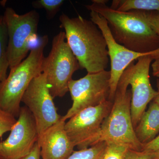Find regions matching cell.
Returning <instances> with one entry per match:
<instances>
[{
	"instance_id": "obj_1",
	"label": "cell",
	"mask_w": 159,
	"mask_h": 159,
	"mask_svg": "<svg viewBox=\"0 0 159 159\" xmlns=\"http://www.w3.org/2000/svg\"><path fill=\"white\" fill-rule=\"evenodd\" d=\"M59 21L80 68L88 73L105 70L109 62L107 44L98 26L80 16L70 18L64 13L60 16Z\"/></svg>"
},
{
	"instance_id": "obj_2",
	"label": "cell",
	"mask_w": 159,
	"mask_h": 159,
	"mask_svg": "<svg viewBox=\"0 0 159 159\" xmlns=\"http://www.w3.org/2000/svg\"><path fill=\"white\" fill-rule=\"evenodd\" d=\"M85 7L104 18L116 42L129 50L145 53L159 48L157 34L133 11H119L106 4L95 3Z\"/></svg>"
},
{
	"instance_id": "obj_3",
	"label": "cell",
	"mask_w": 159,
	"mask_h": 159,
	"mask_svg": "<svg viewBox=\"0 0 159 159\" xmlns=\"http://www.w3.org/2000/svg\"><path fill=\"white\" fill-rule=\"evenodd\" d=\"M47 35L31 49L29 56L10 70L5 80L0 83V108L15 117H18L20 102L32 80L42 73L44 49L48 44Z\"/></svg>"
},
{
	"instance_id": "obj_4",
	"label": "cell",
	"mask_w": 159,
	"mask_h": 159,
	"mask_svg": "<svg viewBox=\"0 0 159 159\" xmlns=\"http://www.w3.org/2000/svg\"><path fill=\"white\" fill-rule=\"evenodd\" d=\"M125 72L118 83L110 112L102 123L97 143L118 142L130 150L141 151L142 144L137 139L131 116L132 93Z\"/></svg>"
},
{
	"instance_id": "obj_5",
	"label": "cell",
	"mask_w": 159,
	"mask_h": 159,
	"mask_svg": "<svg viewBox=\"0 0 159 159\" xmlns=\"http://www.w3.org/2000/svg\"><path fill=\"white\" fill-rule=\"evenodd\" d=\"M80 69L67 42L65 32L60 31L53 38L51 51L42 64V73L53 98L62 97L69 92V83L73 74Z\"/></svg>"
},
{
	"instance_id": "obj_6",
	"label": "cell",
	"mask_w": 159,
	"mask_h": 159,
	"mask_svg": "<svg viewBox=\"0 0 159 159\" xmlns=\"http://www.w3.org/2000/svg\"><path fill=\"white\" fill-rule=\"evenodd\" d=\"M3 16L8 32L7 54L11 70L24 60L30 50L31 41L37 38L39 15L34 10L19 15L8 7Z\"/></svg>"
},
{
	"instance_id": "obj_7",
	"label": "cell",
	"mask_w": 159,
	"mask_h": 159,
	"mask_svg": "<svg viewBox=\"0 0 159 159\" xmlns=\"http://www.w3.org/2000/svg\"><path fill=\"white\" fill-rule=\"evenodd\" d=\"M112 105V102L106 100L97 106L83 110L66 122V132L78 150L97 144L102 123Z\"/></svg>"
},
{
	"instance_id": "obj_8",
	"label": "cell",
	"mask_w": 159,
	"mask_h": 159,
	"mask_svg": "<svg viewBox=\"0 0 159 159\" xmlns=\"http://www.w3.org/2000/svg\"><path fill=\"white\" fill-rule=\"evenodd\" d=\"M110 71L105 70L88 73L78 80L72 79L69 83L73 104L62 119H69L80 111L97 106L108 100L110 93Z\"/></svg>"
},
{
	"instance_id": "obj_9",
	"label": "cell",
	"mask_w": 159,
	"mask_h": 159,
	"mask_svg": "<svg viewBox=\"0 0 159 159\" xmlns=\"http://www.w3.org/2000/svg\"><path fill=\"white\" fill-rule=\"evenodd\" d=\"M53 99L43 73L32 80L22 98L21 102L34 117L39 137L62 117L57 113Z\"/></svg>"
},
{
	"instance_id": "obj_10",
	"label": "cell",
	"mask_w": 159,
	"mask_h": 159,
	"mask_svg": "<svg viewBox=\"0 0 159 159\" xmlns=\"http://www.w3.org/2000/svg\"><path fill=\"white\" fill-rule=\"evenodd\" d=\"M159 58L155 55L140 57L135 64L131 63L124 71L128 84L131 87V116L134 129L147 105L157 96V91L151 84L149 68L152 61Z\"/></svg>"
},
{
	"instance_id": "obj_11",
	"label": "cell",
	"mask_w": 159,
	"mask_h": 159,
	"mask_svg": "<svg viewBox=\"0 0 159 159\" xmlns=\"http://www.w3.org/2000/svg\"><path fill=\"white\" fill-rule=\"evenodd\" d=\"M91 20L102 32L107 44L111 63L110 93L108 100L113 102L119 80L125 69L131 63L140 57L148 55L159 57V48L148 53H140L130 51L116 42L112 35L106 20L97 12L90 11Z\"/></svg>"
},
{
	"instance_id": "obj_12",
	"label": "cell",
	"mask_w": 159,
	"mask_h": 159,
	"mask_svg": "<svg viewBox=\"0 0 159 159\" xmlns=\"http://www.w3.org/2000/svg\"><path fill=\"white\" fill-rule=\"evenodd\" d=\"M36 122L26 106L21 107L18 119L6 140L0 141V159H21L38 140Z\"/></svg>"
},
{
	"instance_id": "obj_13",
	"label": "cell",
	"mask_w": 159,
	"mask_h": 159,
	"mask_svg": "<svg viewBox=\"0 0 159 159\" xmlns=\"http://www.w3.org/2000/svg\"><path fill=\"white\" fill-rule=\"evenodd\" d=\"M65 124L61 118L39 137L42 159H67L74 151L75 146L66 132Z\"/></svg>"
},
{
	"instance_id": "obj_14",
	"label": "cell",
	"mask_w": 159,
	"mask_h": 159,
	"mask_svg": "<svg viewBox=\"0 0 159 159\" xmlns=\"http://www.w3.org/2000/svg\"><path fill=\"white\" fill-rule=\"evenodd\" d=\"M135 133L139 142L145 144L151 142L159 132V107L152 101L148 110L142 115Z\"/></svg>"
},
{
	"instance_id": "obj_15",
	"label": "cell",
	"mask_w": 159,
	"mask_h": 159,
	"mask_svg": "<svg viewBox=\"0 0 159 159\" xmlns=\"http://www.w3.org/2000/svg\"><path fill=\"white\" fill-rule=\"evenodd\" d=\"M110 8L121 11H159V0H114Z\"/></svg>"
},
{
	"instance_id": "obj_16",
	"label": "cell",
	"mask_w": 159,
	"mask_h": 159,
	"mask_svg": "<svg viewBox=\"0 0 159 159\" xmlns=\"http://www.w3.org/2000/svg\"><path fill=\"white\" fill-rule=\"evenodd\" d=\"M8 35L7 27L3 16H0V83L7 77V71L9 68L7 48Z\"/></svg>"
},
{
	"instance_id": "obj_17",
	"label": "cell",
	"mask_w": 159,
	"mask_h": 159,
	"mask_svg": "<svg viewBox=\"0 0 159 159\" xmlns=\"http://www.w3.org/2000/svg\"><path fill=\"white\" fill-rule=\"evenodd\" d=\"M106 142H99L85 149L73 152L67 159H101Z\"/></svg>"
},
{
	"instance_id": "obj_18",
	"label": "cell",
	"mask_w": 159,
	"mask_h": 159,
	"mask_svg": "<svg viewBox=\"0 0 159 159\" xmlns=\"http://www.w3.org/2000/svg\"><path fill=\"white\" fill-rule=\"evenodd\" d=\"M106 145L101 159H125L129 148L127 145L112 142H105Z\"/></svg>"
},
{
	"instance_id": "obj_19",
	"label": "cell",
	"mask_w": 159,
	"mask_h": 159,
	"mask_svg": "<svg viewBox=\"0 0 159 159\" xmlns=\"http://www.w3.org/2000/svg\"><path fill=\"white\" fill-rule=\"evenodd\" d=\"M64 2L63 0H37L32 2V6L34 8L44 9L49 18H52Z\"/></svg>"
},
{
	"instance_id": "obj_20",
	"label": "cell",
	"mask_w": 159,
	"mask_h": 159,
	"mask_svg": "<svg viewBox=\"0 0 159 159\" xmlns=\"http://www.w3.org/2000/svg\"><path fill=\"white\" fill-rule=\"evenodd\" d=\"M133 11L138 16L145 20L159 37V11Z\"/></svg>"
},
{
	"instance_id": "obj_21",
	"label": "cell",
	"mask_w": 159,
	"mask_h": 159,
	"mask_svg": "<svg viewBox=\"0 0 159 159\" xmlns=\"http://www.w3.org/2000/svg\"><path fill=\"white\" fill-rule=\"evenodd\" d=\"M17 122L16 117L0 108V139L2 140L3 135L10 131Z\"/></svg>"
},
{
	"instance_id": "obj_22",
	"label": "cell",
	"mask_w": 159,
	"mask_h": 159,
	"mask_svg": "<svg viewBox=\"0 0 159 159\" xmlns=\"http://www.w3.org/2000/svg\"><path fill=\"white\" fill-rule=\"evenodd\" d=\"M159 150V135L151 142L147 144H143L141 151L143 152H152Z\"/></svg>"
},
{
	"instance_id": "obj_23",
	"label": "cell",
	"mask_w": 159,
	"mask_h": 159,
	"mask_svg": "<svg viewBox=\"0 0 159 159\" xmlns=\"http://www.w3.org/2000/svg\"><path fill=\"white\" fill-rule=\"evenodd\" d=\"M125 159H151L145 152L129 149Z\"/></svg>"
},
{
	"instance_id": "obj_24",
	"label": "cell",
	"mask_w": 159,
	"mask_h": 159,
	"mask_svg": "<svg viewBox=\"0 0 159 159\" xmlns=\"http://www.w3.org/2000/svg\"><path fill=\"white\" fill-rule=\"evenodd\" d=\"M40 147L37 142L31 152L21 159H40Z\"/></svg>"
},
{
	"instance_id": "obj_25",
	"label": "cell",
	"mask_w": 159,
	"mask_h": 159,
	"mask_svg": "<svg viewBox=\"0 0 159 159\" xmlns=\"http://www.w3.org/2000/svg\"><path fill=\"white\" fill-rule=\"evenodd\" d=\"M152 68L153 76L159 79V58L155 60L152 64Z\"/></svg>"
},
{
	"instance_id": "obj_26",
	"label": "cell",
	"mask_w": 159,
	"mask_h": 159,
	"mask_svg": "<svg viewBox=\"0 0 159 159\" xmlns=\"http://www.w3.org/2000/svg\"><path fill=\"white\" fill-rule=\"evenodd\" d=\"M144 152L146 153L151 159H159V150L152 152Z\"/></svg>"
},
{
	"instance_id": "obj_27",
	"label": "cell",
	"mask_w": 159,
	"mask_h": 159,
	"mask_svg": "<svg viewBox=\"0 0 159 159\" xmlns=\"http://www.w3.org/2000/svg\"><path fill=\"white\" fill-rule=\"evenodd\" d=\"M157 96L153 99V101L156 103L159 107V79L158 78L157 80Z\"/></svg>"
},
{
	"instance_id": "obj_28",
	"label": "cell",
	"mask_w": 159,
	"mask_h": 159,
	"mask_svg": "<svg viewBox=\"0 0 159 159\" xmlns=\"http://www.w3.org/2000/svg\"><path fill=\"white\" fill-rule=\"evenodd\" d=\"M106 0H93L92 2L97 3V4H106L108 2Z\"/></svg>"
}]
</instances>
